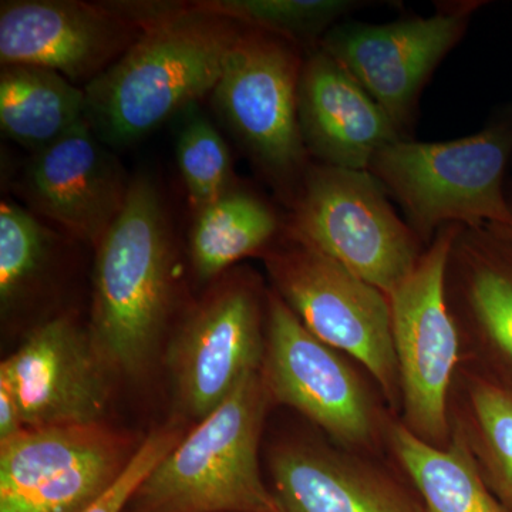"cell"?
<instances>
[{"instance_id":"obj_24","label":"cell","mask_w":512,"mask_h":512,"mask_svg":"<svg viewBox=\"0 0 512 512\" xmlns=\"http://www.w3.org/2000/svg\"><path fill=\"white\" fill-rule=\"evenodd\" d=\"M177 164L195 214L234 190L231 154L198 104L184 110L177 138Z\"/></svg>"},{"instance_id":"obj_14","label":"cell","mask_w":512,"mask_h":512,"mask_svg":"<svg viewBox=\"0 0 512 512\" xmlns=\"http://www.w3.org/2000/svg\"><path fill=\"white\" fill-rule=\"evenodd\" d=\"M130 183L86 120L33 153L18 187L33 214L96 248L123 211Z\"/></svg>"},{"instance_id":"obj_10","label":"cell","mask_w":512,"mask_h":512,"mask_svg":"<svg viewBox=\"0 0 512 512\" xmlns=\"http://www.w3.org/2000/svg\"><path fill=\"white\" fill-rule=\"evenodd\" d=\"M484 5L457 0L441 2L433 15L384 25L339 23L320 47L355 77L409 138L421 92Z\"/></svg>"},{"instance_id":"obj_16","label":"cell","mask_w":512,"mask_h":512,"mask_svg":"<svg viewBox=\"0 0 512 512\" xmlns=\"http://www.w3.org/2000/svg\"><path fill=\"white\" fill-rule=\"evenodd\" d=\"M269 471L282 512H424L393 477L311 441L272 448Z\"/></svg>"},{"instance_id":"obj_1","label":"cell","mask_w":512,"mask_h":512,"mask_svg":"<svg viewBox=\"0 0 512 512\" xmlns=\"http://www.w3.org/2000/svg\"><path fill=\"white\" fill-rule=\"evenodd\" d=\"M244 25L174 2L106 72L83 87L87 121L103 143L126 147L214 92Z\"/></svg>"},{"instance_id":"obj_26","label":"cell","mask_w":512,"mask_h":512,"mask_svg":"<svg viewBox=\"0 0 512 512\" xmlns=\"http://www.w3.org/2000/svg\"><path fill=\"white\" fill-rule=\"evenodd\" d=\"M471 443L495 497L512 512V390L484 380L471 383Z\"/></svg>"},{"instance_id":"obj_25","label":"cell","mask_w":512,"mask_h":512,"mask_svg":"<svg viewBox=\"0 0 512 512\" xmlns=\"http://www.w3.org/2000/svg\"><path fill=\"white\" fill-rule=\"evenodd\" d=\"M138 446L127 444L84 461L29 493L0 501V512H84L119 480Z\"/></svg>"},{"instance_id":"obj_13","label":"cell","mask_w":512,"mask_h":512,"mask_svg":"<svg viewBox=\"0 0 512 512\" xmlns=\"http://www.w3.org/2000/svg\"><path fill=\"white\" fill-rule=\"evenodd\" d=\"M141 33L114 2L8 0L0 6V62L53 70L87 86Z\"/></svg>"},{"instance_id":"obj_29","label":"cell","mask_w":512,"mask_h":512,"mask_svg":"<svg viewBox=\"0 0 512 512\" xmlns=\"http://www.w3.org/2000/svg\"><path fill=\"white\" fill-rule=\"evenodd\" d=\"M507 200H508V205H510V210H511V215H512V180H511L510 184L507 183ZM505 231H507L508 234L512 235V228L505 229Z\"/></svg>"},{"instance_id":"obj_17","label":"cell","mask_w":512,"mask_h":512,"mask_svg":"<svg viewBox=\"0 0 512 512\" xmlns=\"http://www.w3.org/2000/svg\"><path fill=\"white\" fill-rule=\"evenodd\" d=\"M447 301L512 366V235L460 227L447 268Z\"/></svg>"},{"instance_id":"obj_15","label":"cell","mask_w":512,"mask_h":512,"mask_svg":"<svg viewBox=\"0 0 512 512\" xmlns=\"http://www.w3.org/2000/svg\"><path fill=\"white\" fill-rule=\"evenodd\" d=\"M298 120L313 163L367 171L389 144L406 138L386 111L322 47L306 53Z\"/></svg>"},{"instance_id":"obj_19","label":"cell","mask_w":512,"mask_h":512,"mask_svg":"<svg viewBox=\"0 0 512 512\" xmlns=\"http://www.w3.org/2000/svg\"><path fill=\"white\" fill-rule=\"evenodd\" d=\"M87 120L86 93L42 67L2 66L0 127L3 136L37 153Z\"/></svg>"},{"instance_id":"obj_8","label":"cell","mask_w":512,"mask_h":512,"mask_svg":"<svg viewBox=\"0 0 512 512\" xmlns=\"http://www.w3.org/2000/svg\"><path fill=\"white\" fill-rule=\"evenodd\" d=\"M461 225H447L424 249L412 274L389 295L404 426L444 447L447 399L458 362V328L447 301V268Z\"/></svg>"},{"instance_id":"obj_7","label":"cell","mask_w":512,"mask_h":512,"mask_svg":"<svg viewBox=\"0 0 512 512\" xmlns=\"http://www.w3.org/2000/svg\"><path fill=\"white\" fill-rule=\"evenodd\" d=\"M262 256L272 289L303 325L355 357L396 402L400 382L389 296L285 229Z\"/></svg>"},{"instance_id":"obj_22","label":"cell","mask_w":512,"mask_h":512,"mask_svg":"<svg viewBox=\"0 0 512 512\" xmlns=\"http://www.w3.org/2000/svg\"><path fill=\"white\" fill-rule=\"evenodd\" d=\"M57 235L32 211L12 201L0 205V306L9 316L42 285Z\"/></svg>"},{"instance_id":"obj_12","label":"cell","mask_w":512,"mask_h":512,"mask_svg":"<svg viewBox=\"0 0 512 512\" xmlns=\"http://www.w3.org/2000/svg\"><path fill=\"white\" fill-rule=\"evenodd\" d=\"M111 372L90 335L69 315L30 330L0 365L25 427L100 424L109 407Z\"/></svg>"},{"instance_id":"obj_11","label":"cell","mask_w":512,"mask_h":512,"mask_svg":"<svg viewBox=\"0 0 512 512\" xmlns=\"http://www.w3.org/2000/svg\"><path fill=\"white\" fill-rule=\"evenodd\" d=\"M262 375L272 400L298 410L339 443L360 447L375 440L376 410L362 380L274 289L266 292Z\"/></svg>"},{"instance_id":"obj_20","label":"cell","mask_w":512,"mask_h":512,"mask_svg":"<svg viewBox=\"0 0 512 512\" xmlns=\"http://www.w3.org/2000/svg\"><path fill=\"white\" fill-rule=\"evenodd\" d=\"M275 208L251 191L234 188L195 214L190 262L200 284L217 281L241 259L264 254L284 231Z\"/></svg>"},{"instance_id":"obj_3","label":"cell","mask_w":512,"mask_h":512,"mask_svg":"<svg viewBox=\"0 0 512 512\" xmlns=\"http://www.w3.org/2000/svg\"><path fill=\"white\" fill-rule=\"evenodd\" d=\"M512 104L471 136L450 141L402 138L376 154L369 173L402 208L423 244L447 225L512 228L507 200Z\"/></svg>"},{"instance_id":"obj_9","label":"cell","mask_w":512,"mask_h":512,"mask_svg":"<svg viewBox=\"0 0 512 512\" xmlns=\"http://www.w3.org/2000/svg\"><path fill=\"white\" fill-rule=\"evenodd\" d=\"M266 293L248 272L218 278L185 316L168 345L178 406L191 419L210 416L265 356Z\"/></svg>"},{"instance_id":"obj_23","label":"cell","mask_w":512,"mask_h":512,"mask_svg":"<svg viewBox=\"0 0 512 512\" xmlns=\"http://www.w3.org/2000/svg\"><path fill=\"white\" fill-rule=\"evenodd\" d=\"M204 8L288 40L308 53L339 20L363 8L355 0H201Z\"/></svg>"},{"instance_id":"obj_2","label":"cell","mask_w":512,"mask_h":512,"mask_svg":"<svg viewBox=\"0 0 512 512\" xmlns=\"http://www.w3.org/2000/svg\"><path fill=\"white\" fill-rule=\"evenodd\" d=\"M174 239L160 191L131 178L126 204L96 247L90 335L114 375L150 369L174 302Z\"/></svg>"},{"instance_id":"obj_18","label":"cell","mask_w":512,"mask_h":512,"mask_svg":"<svg viewBox=\"0 0 512 512\" xmlns=\"http://www.w3.org/2000/svg\"><path fill=\"white\" fill-rule=\"evenodd\" d=\"M389 440L424 512H507L485 480L466 431L457 429L447 446L437 447L394 423Z\"/></svg>"},{"instance_id":"obj_6","label":"cell","mask_w":512,"mask_h":512,"mask_svg":"<svg viewBox=\"0 0 512 512\" xmlns=\"http://www.w3.org/2000/svg\"><path fill=\"white\" fill-rule=\"evenodd\" d=\"M305 56L288 40L244 25L212 92L222 119L289 207L313 163L298 120Z\"/></svg>"},{"instance_id":"obj_4","label":"cell","mask_w":512,"mask_h":512,"mask_svg":"<svg viewBox=\"0 0 512 512\" xmlns=\"http://www.w3.org/2000/svg\"><path fill=\"white\" fill-rule=\"evenodd\" d=\"M271 402L262 370L242 380L148 474L124 512H282L259 467Z\"/></svg>"},{"instance_id":"obj_5","label":"cell","mask_w":512,"mask_h":512,"mask_svg":"<svg viewBox=\"0 0 512 512\" xmlns=\"http://www.w3.org/2000/svg\"><path fill=\"white\" fill-rule=\"evenodd\" d=\"M389 198L369 171L312 163L284 229L389 296L424 252Z\"/></svg>"},{"instance_id":"obj_21","label":"cell","mask_w":512,"mask_h":512,"mask_svg":"<svg viewBox=\"0 0 512 512\" xmlns=\"http://www.w3.org/2000/svg\"><path fill=\"white\" fill-rule=\"evenodd\" d=\"M131 444L103 424L26 427L0 443V501L12 500L84 461Z\"/></svg>"},{"instance_id":"obj_28","label":"cell","mask_w":512,"mask_h":512,"mask_svg":"<svg viewBox=\"0 0 512 512\" xmlns=\"http://www.w3.org/2000/svg\"><path fill=\"white\" fill-rule=\"evenodd\" d=\"M22 412L8 387L0 384V443L18 436L25 430Z\"/></svg>"},{"instance_id":"obj_27","label":"cell","mask_w":512,"mask_h":512,"mask_svg":"<svg viewBox=\"0 0 512 512\" xmlns=\"http://www.w3.org/2000/svg\"><path fill=\"white\" fill-rule=\"evenodd\" d=\"M183 421L173 419L164 426L151 430L141 440L126 470L113 487L84 512H124L128 501L140 484L173 451L185 436Z\"/></svg>"}]
</instances>
